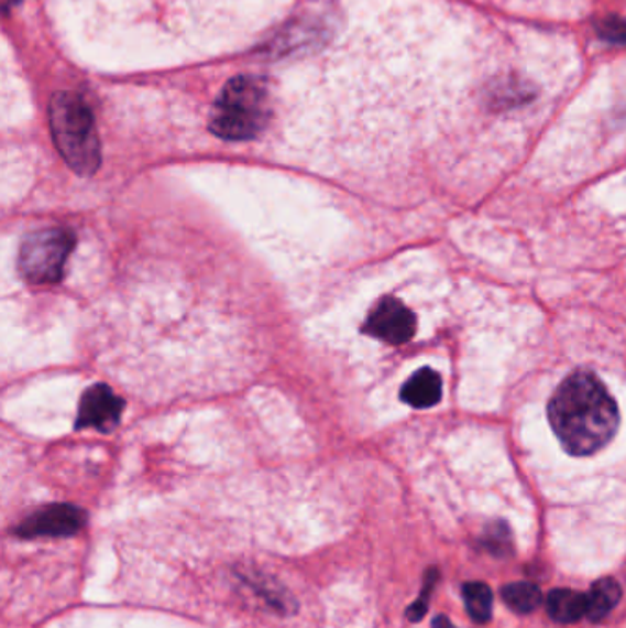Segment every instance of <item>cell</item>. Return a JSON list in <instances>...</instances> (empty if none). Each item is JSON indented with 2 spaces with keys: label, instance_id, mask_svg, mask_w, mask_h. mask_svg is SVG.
Listing matches in <instances>:
<instances>
[{
  "label": "cell",
  "instance_id": "1",
  "mask_svg": "<svg viewBox=\"0 0 626 628\" xmlns=\"http://www.w3.org/2000/svg\"><path fill=\"white\" fill-rule=\"evenodd\" d=\"M549 423L571 456L601 451L617 432L619 410L595 375L579 371L549 401Z\"/></svg>",
  "mask_w": 626,
  "mask_h": 628
},
{
  "label": "cell",
  "instance_id": "2",
  "mask_svg": "<svg viewBox=\"0 0 626 628\" xmlns=\"http://www.w3.org/2000/svg\"><path fill=\"white\" fill-rule=\"evenodd\" d=\"M52 137L63 160L79 176L95 175L101 164V142L89 104L79 94L59 90L48 105Z\"/></svg>",
  "mask_w": 626,
  "mask_h": 628
},
{
  "label": "cell",
  "instance_id": "3",
  "mask_svg": "<svg viewBox=\"0 0 626 628\" xmlns=\"http://www.w3.org/2000/svg\"><path fill=\"white\" fill-rule=\"evenodd\" d=\"M271 118V94L265 77L235 76L222 87L211 107L210 131L222 140H252Z\"/></svg>",
  "mask_w": 626,
  "mask_h": 628
},
{
  "label": "cell",
  "instance_id": "4",
  "mask_svg": "<svg viewBox=\"0 0 626 628\" xmlns=\"http://www.w3.org/2000/svg\"><path fill=\"white\" fill-rule=\"evenodd\" d=\"M76 237L67 228H45L30 234L19 250V270L32 285L62 281Z\"/></svg>",
  "mask_w": 626,
  "mask_h": 628
},
{
  "label": "cell",
  "instance_id": "5",
  "mask_svg": "<svg viewBox=\"0 0 626 628\" xmlns=\"http://www.w3.org/2000/svg\"><path fill=\"white\" fill-rule=\"evenodd\" d=\"M87 515L84 509L70 504H54L43 507L19 523L18 534L23 539L37 537H73L85 528Z\"/></svg>",
  "mask_w": 626,
  "mask_h": 628
},
{
  "label": "cell",
  "instance_id": "6",
  "mask_svg": "<svg viewBox=\"0 0 626 628\" xmlns=\"http://www.w3.org/2000/svg\"><path fill=\"white\" fill-rule=\"evenodd\" d=\"M416 316L405 303L394 297H386L383 302H378L377 307L367 316L364 329L367 335L375 336L378 340L399 346L416 335Z\"/></svg>",
  "mask_w": 626,
  "mask_h": 628
},
{
  "label": "cell",
  "instance_id": "7",
  "mask_svg": "<svg viewBox=\"0 0 626 628\" xmlns=\"http://www.w3.org/2000/svg\"><path fill=\"white\" fill-rule=\"evenodd\" d=\"M123 401L106 385L90 386L79 401L76 429H95L111 434L122 418Z\"/></svg>",
  "mask_w": 626,
  "mask_h": 628
},
{
  "label": "cell",
  "instance_id": "8",
  "mask_svg": "<svg viewBox=\"0 0 626 628\" xmlns=\"http://www.w3.org/2000/svg\"><path fill=\"white\" fill-rule=\"evenodd\" d=\"M443 382L433 369L422 368L406 380L400 399L414 408H432L441 401Z\"/></svg>",
  "mask_w": 626,
  "mask_h": 628
},
{
  "label": "cell",
  "instance_id": "9",
  "mask_svg": "<svg viewBox=\"0 0 626 628\" xmlns=\"http://www.w3.org/2000/svg\"><path fill=\"white\" fill-rule=\"evenodd\" d=\"M548 614L551 619L557 622H575L581 617L586 616L587 599L586 595L575 589L557 588L548 595Z\"/></svg>",
  "mask_w": 626,
  "mask_h": 628
},
{
  "label": "cell",
  "instance_id": "10",
  "mask_svg": "<svg viewBox=\"0 0 626 628\" xmlns=\"http://www.w3.org/2000/svg\"><path fill=\"white\" fill-rule=\"evenodd\" d=\"M586 616L592 621H601L614 610L620 599V586L615 578L603 577L592 584L590 594L586 595Z\"/></svg>",
  "mask_w": 626,
  "mask_h": 628
},
{
  "label": "cell",
  "instance_id": "11",
  "mask_svg": "<svg viewBox=\"0 0 626 628\" xmlns=\"http://www.w3.org/2000/svg\"><path fill=\"white\" fill-rule=\"evenodd\" d=\"M502 599L516 614H531L542 605V592L537 584L510 583L502 588Z\"/></svg>",
  "mask_w": 626,
  "mask_h": 628
},
{
  "label": "cell",
  "instance_id": "12",
  "mask_svg": "<svg viewBox=\"0 0 626 628\" xmlns=\"http://www.w3.org/2000/svg\"><path fill=\"white\" fill-rule=\"evenodd\" d=\"M463 599H465L466 611L474 621L487 622L493 616V592L485 583L463 584Z\"/></svg>",
  "mask_w": 626,
  "mask_h": 628
},
{
  "label": "cell",
  "instance_id": "13",
  "mask_svg": "<svg viewBox=\"0 0 626 628\" xmlns=\"http://www.w3.org/2000/svg\"><path fill=\"white\" fill-rule=\"evenodd\" d=\"M482 545L491 555L499 556V559L513 555V537H510L509 526L502 520L488 523L483 531Z\"/></svg>",
  "mask_w": 626,
  "mask_h": 628
},
{
  "label": "cell",
  "instance_id": "14",
  "mask_svg": "<svg viewBox=\"0 0 626 628\" xmlns=\"http://www.w3.org/2000/svg\"><path fill=\"white\" fill-rule=\"evenodd\" d=\"M598 37L614 44H626V19L619 15L601 17L595 21Z\"/></svg>",
  "mask_w": 626,
  "mask_h": 628
},
{
  "label": "cell",
  "instance_id": "15",
  "mask_svg": "<svg viewBox=\"0 0 626 628\" xmlns=\"http://www.w3.org/2000/svg\"><path fill=\"white\" fill-rule=\"evenodd\" d=\"M438 581V570H430L428 572L427 578H425V588H422L421 595L417 597L416 603L408 608L406 616L410 621H421L425 614L428 610V599H430V594H432L433 584Z\"/></svg>",
  "mask_w": 626,
  "mask_h": 628
},
{
  "label": "cell",
  "instance_id": "16",
  "mask_svg": "<svg viewBox=\"0 0 626 628\" xmlns=\"http://www.w3.org/2000/svg\"><path fill=\"white\" fill-rule=\"evenodd\" d=\"M432 628H455L454 622L450 621L447 616L433 617Z\"/></svg>",
  "mask_w": 626,
  "mask_h": 628
}]
</instances>
